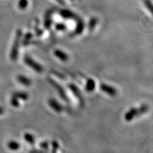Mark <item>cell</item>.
<instances>
[{
    "mask_svg": "<svg viewBox=\"0 0 153 153\" xmlns=\"http://www.w3.org/2000/svg\"><path fill=\"white\" fill-rule=\"evenodd\" d=\"M148 111H149V107L146 104L142 105L139 108L133 107L126 113L125 116H124V119L126 121H131L133 119H135V117L144 114Z\"/></svg>",
    "mask_w": 153,
    "mask_h": 153,
    "instance_id": "1",
    "label": "cell"
},
{
    "mask_svg": "<svg viewBox=\"0 0 153 153\" xmlns=\"http://www.w3.org/2000/svg\"><path fill=\"white\" fill-rule=\"evenodd\" d=\"M22 36V32L21 30H18L16 32L15 40H14L12 48L11 49V52H10V58L12 61H16L18 58L19 45H20Z\"/></svg>",
    "mask_w": 153,
    "mask_h": 153,
    "instance_id": "2",
    "label": "cell"
},
{
    "mask_svg": "<svg viewBox=\"0 0 153 153\" xmlns=\"http://www.w3.org/2000/svg\"><path fill=\"white\" fill-rule=\"evenodd\" d=\"M24 61L25 63L31 68L33 70H34L37 73H42L44 71V68L42 65H40L39 63H38L37 62L33 60L32 58L29 56H25L24 58Z\"/></svg>",
    "mask_w": 153,
    "mask_h": 153,
    "instance_id": "3",
    "label": "cell"
},
{
    "mask_svg": "<svg viewBox=\"0 0 153 153\" xmlns=\"http://www.w3.org/2000/svg\"><path fill=\"white\" fill-rule=\"evenodd\" d=\"M100 88L105 93L107 94L109 96H111V97H115V96H116L117 94L116 89L114 88L113 86L109 85L108 84H102L100 85Z\"/></svg>",
    "mask_w": 153,
    "mask_h": 153,
    "instance_id": "4",
    "label": "cell"
},
{
    "mask_svg": "<svg viewBox=\"0 0 153 153\" xmlns=\"http://www.w3.org/2000/svg\"><path fill=\"white\" fill-rule=\"evenodd\" d=\"M48 81H49V83L51 85H52V86H53V87L57 91V92H58V94L60 95V97L63 100H66L67 98H66V94L65 93V91H64L63 88H62L58 83L56 82V81H54L53 79L49 78L48 79Z\"/></svg>",
    "mask_w": 153,
    "mask_h": 153,
    "instance_id": "5",
    "label": "cell"
},
{
    "mask_svg": "<svg viewBox=\"0 0 153 153\" xmlns=\"http://www.w3.org/2000/svg\"><path fill=\"white\" fill-rule=\"evenodd\" d=\"M48 103H49L51 108H52L54 111L57 113H60L63 111V105H61L57 100L54 98L49 99V101H48Z\"/></svg>",
    "mask_w": 153,
    "mask_h": 153,
    "instance_id": "6",
    "label": "cell"
},
{
    "mask_svg": "<svg viewBox=\"0 0 153 153\" xmlns=\"http://www.w3.org/2000/svg\"><path fill=\"white\" fill-rule=\"evenodd\" d=\"M60 16L66 19H75L77 18V16L76 15L75 13L72 11H70V10L68 9H62L59 11Z\"/></svg>",
    "mask_w": 153,
    "mask_h": 153,
    "instance_id": "7",
    "label": "cell"
},
{
    "mask_svg": "<svg viewBox=\"0 0 153 153\" xmlns=\"http://www.w3.org/2000/svg\"><path fill=\"white\" fill-rule=\"evenodd\" d=\"M84 23L83 21L79 17L76 18V27L74 31V34L75 35H80L84 31Z\"/></svg>",
    "mask_w": 153,
    "mask_h": 153,
    "instance_id": "8",
    "label": "cell"
},
{
    "mask_svg": "<svg viewBox=\"0 0 153 153\" xmlns=\"http://www.w3.org/2000/svg\"><path fill=\"white\" fill-rule=\"evenodd\" d=\"M68 87L70 88V89L73 92L76 98H77L79 100V102L80 103H84V100L82 99V97L81 96V93L80 90L79 89V88L76 87V86L74 84H70L68 85Z\"/></svg>",
    "mask_w": 153,
    "mask_h": 153,
    "instance_id": "9",
    "label": "cell"
},
{
    "mask_svg": "<svg viewBox=\"0 0 153 153\" xmlns=\"http://www.w3.org/2000/svg\"><path fill=\"white\" fill-rule=\"evenodd\" d=\"M53 12V11L52 10H49L45 13V19H44V26L47 30L51 28L52 24V13Z\"/></svg>",
    "mask_w": 153,
    "mask_h": 153,
    "instance_id": "10",
    "label": "cell"
},
{
    "mask_svg": "<svg viewBox=\"0 0 153 153\" xmlns=\"http://www.w3.org/2000/svg\"><path fill=\"white\" fill-rule=\"evenodd\" d=\"M54 54L57 58L59 59L61 61L63 62H66L69 59L68 55L61 50H59V49L55 50L54 52Z\"/></svg>",
    "mask_w": 153,
    "mask_h": 153,
    "instance_id": "11",
    "label": "cell"
},
{
    "mask_svg": "<svg viewBox=\"0 0 153 153\" xmlns=\"http://www.w3.org/2000/svg\"><path fill=\"white\" fill-rule=\"evenodd\" d=\"M17 80L19 83L26 86H29L31 84V81L26 76L22 75L17 76Z\"/></svg>",
    "mask_w": 153,
    "mask_h": 153,
    "instance_id": "12",
    "label": "cell"
},
{
    "mask_svg": "<svg viewBox=\"0 0 153 153\" xmlns=\"http://www.w3.org/2000/svg\"><path fill=\"white\" fill-rule=\"evenodd\" d=\"M12 97L17 99H21L23 100H27L29 98V95L27 93L24 91H16L12 94Z\"/></svg>",
    "mask_w": 153,
    "mask_h": 153,
    "instance_id": "13",
    "label": "cell"
},
{
    "mask_svg": "<svg viewBox=\"0 0 153 153\" xmlns=\"http://www.w3.org/2000/svg\"><path fill=\"white\" fill-rule=\"evenodd\" d=\"M95 86H96V84H95L94 80L92 79H88L87 82H86L85 88L88 92H91V91H93L94 89Z\"/></svg>",
    "mask_w": 153,
    "mask_h": 153,
    "instance_id": "14",
    "label": "cell"
},
{
    "mask_svg": "<svg viewBox=\"0 0 153 153\" xmlns=\"http://www.w3.org/2000/svg\"><path fill=\"white\" fill-rule=\"evenodd\" d=\"M7 146L8 147V149L12 151H17L20 148V144H19L17 142L14 140H11L8 142Z\"/></svg>",
    "mask_w": 153,
    "mask_h": 153,
    "instance_id": "15",
    "label": "cell"
},
{
    "mask_svg": "<svg viewBox=\"0 0 153 153\" xmlns=\"http://www.w3.org/2000/svg\"><path fill=\"white\" fill-rule=\"evenodd\" d=\"M97 24H98V19H97L96 17L91 18L89 22V25H88L89 30L90 31H93L94 29V27H96V26H97Z\"/></svg>",
    "mask_w": 153,
    "mask_h": 153,
    "instance_id": "16",
    "label": "cell"
},
{
    "mask_svg": "<svg viewBox=\"0 0 153 153\" xmlns=\"http://www.w3.org/2000/svg\"><path fill=\"white\" fill-rule=\"evenodd\" d=\"M24 138H25V140L27 142L30 143V144L33 145L35 143V138L31 135V134L26 133V134H25V135H24Z\"/></svg>",
    "mask_w": 153,
    "mask_h": 153,
    "instance_id": "17",
    "label": "cell"
},
{
    "mask_svg": "<svg viewBox=\"0 0 153 153\" xmlns=\"http://www.w3.org/2000/svg\"><path fill=\"white\" fill-rule=\"evenodd\" d=\"M143 3H144L146 7L152 14V16L153 17V3L150 1V0H143Z\"/></svg>",
    "mask_w": 153,
    "mask_h": 153,
    "instance_id": "18",
    "label": "cell"
},
{
    "mask_svg": "<svg viewBox=\"0 0 153 153\" xmlns=\"http://www.w3.org/2000/svg\"><path fill=\"white\" fill-rule=\"evenodd\" d=\"M28 1L27 0H19L18 3V7L21 10H25L27 7Z\"/></svg>",
    "mask_w": 153,
    "mask_h": 153,
    "instance_id": "19",
    "label": "cell"
},
{
    "mask_svg": "<svg viewBox=\"0 0 153 153\" xmlns=\"http://www.w3.org/2000/svg\"><path fill=\"white\" fill-rule=\"evenodd\" d=\"M55 28L57 31H63L66 30V26L63 23H57L55 26Z\"/></svg>",
    "mask_w": 153,
    "mask_h": 153,
    "instance_id": "20",
    "label": "cell"
},
{
    "mask_svg": "<svg viewBox=\"0 0 153 153\" xmlns=\"http://www.w3.org/2000/svg\"><path fill=\"white\" fill-rule=\"evenodd\" d=\"M33 35L31 34V33H27V34L25 36V38H24V41H23V44H27L31 40V39L32 38Z\"/></svg>",
    "mask_w": 153,
    "mask_h": 153,
    "instance_id": "21",
    "label": "cell"
},
{
    "mask_svg": "<svg viewBox=\"0 0 153 153\" xmlns=\"http://www.w3.org/2000/svg\"><path fill=\"white\" fill-rule=\"evenodd\" d=\"M10 103H11L12 106L15 107H17L19 106V103L18 101V99L15 97H12L11 98Z\"/></svg>",
    "mask_w": 153,
    "mask_h": 153,
    "instance_id": "22",
    "label": "cell"
},
{
    "mask_svg": "<svg viewBox=\"0 0 153 153\" xmlns=\"http://www.w3.org/2000/svg\"><path fill=\"white\" fill-rule=\"evenodd\" d=\"M52 153H56L57 149H58V147H59V145L58 143H57V142L56 141H54L53 142H52Z\"/></svg>",
    "mask_w": 153,
    "mask_h": 153,
    "instance_id": "23",
    "label": "cell"
},
{
    "mask_svg": "<svg viewBox=\"0 0 153 153\" xmlns=\"http://www.w3.org/2000/svg\"><path fill=\"white\" fill-rule=\"evenodd\" d=\"M40 147L42 148H43V149H48V147H49V143H48V142H42L40 143Z\"/></svg>",
    "mask_w": 153,
    "mask_h": 153,
    "instance_id": "24",
    "label": "cell"
},
{
    "mask_svg": "<svg viewBox=\"0 0 153 153\" xmlns=\"http://www.w3.org/2000/svg\"><path fill=\"white\" fill-rule=\"evenodd\" d=\"M30 153H45L44 151H38V150H32L30 152Z\"/></svg>",
    "mask_w": 153,
    "mask_h": 153,
    "instance_id": "25",
    "label": "cell"
},
{
    "mask_svg": "<svg viewBox=\"0 0 153 153\" xmlns=\"http://www.w3.org/2000/svg\"><path fill=\"white\" fill-rule=\"evenodd\" d=\"M55 1H57L58 3L62 4V5H64V4H65V2L64 0H55Z\"/></svg>",
    "mask_w": 153,
    "mask_h": 153,
    "instance_id": "26",
    "label": "cell"
},
{
    "mask_svg": "<svg viewBox=\"0 0 153 153\" xmlns=\"http://www.w3.org/2000/svg\"><path fill=\"white\" fill-rule=\"evenodd\" d=\"M3 112H4V109L1 107H0V115L3 114Z\"/></svg>",
    "mask_w": 153,
    "mask_h": 153,
    "instance_id": "27",
    "label": "cell"
},
{
    "mask_svg": "<svg viewBox=\"0 0 153 153\" xmlns=\"http://www.w3.org/2000/svg\"><path fill=\"white\" fill-rule=\"evenodd\" d=\"M71 1H73V0H71Z\"/></svg>",
    "mask_w": 153,
    "mask_h": 153,
    "instance_id": "28",
    "label": "cell"
}]
</instances>
